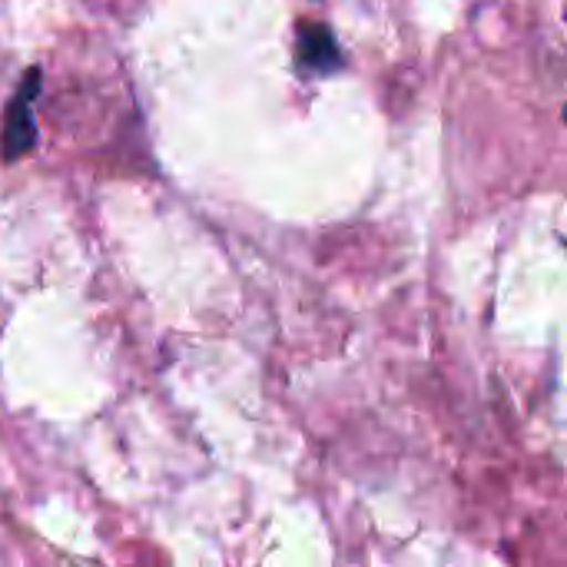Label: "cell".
Returning a JSON list of instances; mask_svg holds the SVG:
<instances>
[{"label":"cell","instance_id":"6da1fadb","mask_svg":"<svg viewBox=\"0 0 567 567\" xmlns=\"http://www.w3.org/2000/svg\"><path fill=\"white\" fill-rule=\"evenodd\" d=\"M40 90V70H27L23 83L17 86L7 113H3V130H0V153L3 159H20L27 150H33L37 143V130H33V116H30V103H33V93Z\"/></svg>","mask_w":567,"mask_h":567},{"label":"cell","instance_id":"7a4b0ae2","mask_svg":"<svg viewBox=\"0 0 567 567\" xmlns=\"http://www.w3.org/2000/svg\"><path fill=\"white\" fill-rule=\"evenodd\" d=\"M296 56L299 66L309 73H336L342 66V53L332 30L316 20H302L296 27Z\"/></svg>","mask_w":567,"mask_h":567}]
</instances>
